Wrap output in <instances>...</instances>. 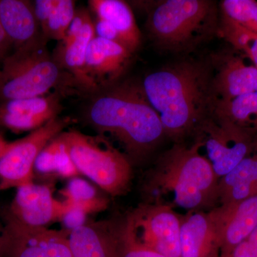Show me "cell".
Listing matches in <instances>:
<instances>
[{
  "instance_id": "cell-1",
  "label": "cell",
  "mask_w": 257,
  "mask_h": 257,
  "mask_svg": "<svg viewBox=\"0 0 257 257\" xmlns=\"http://www.w3.org/2000/svg\"><path fill=\"white\" fill-rule=\"evenodd\" d=\"M88 97L86 121L99 135L116 142L133 165L146 160L165 136L141 83L119 81Z\"/></svg>"
},
{
  "instance_id": "cell-2",
  "label": "cell",
  "mask_w": 257,
  "mask_h": 257,
  "mask_svg": "<svg viewBox=\"0 0 257 257\" xmlns=\"http://www.w3.org/2000/svg\"><path fill=\"white\" fill-rule=\"evenodd\" d=\"M166 136L181 143L214 110L209 59H187L147 74L141 83Z\"/></svg>"
},
{
  "instance_id": "cell-3",
  "label": "cell",
  "mask_w": 257,
  "mask_h": 257,
  "mask_svg": "<svg viewBox=\"0 0 257 257\" xmlns=\"http://www.w3.org/2000/svg\"><path fill=\"white\" fill-rule=\"evenodd\" d=\"M219 180L197 143H175L147 174L144 192L150 204L204 211L218 202Z\"/></svg>"
},
{
  "instance_id": "cell-4",
  "label": "cell",
  "mask_w": 257,
  "mask_h": 257,
  "mask_svg": "<svg viewBox=\"0 0 257 257\" xmlns=\"http://www.w3.org/2000/svg\"><path fill=\"white\" fill-rule=\"evenodd\" d=\"M219 10L210 0H164L147 12V28L161 50L190 52L219 33Z\"/></svg>"
},
{
  "instance_id": "cell-5",
  "label": "cell",
  "mask_w": 257,
  "mask_h": 257,
  "mask_svg": "<svg viewBox=\"0 0 257 257\" xmlns=\"http://www.w3.org/2000/svg\"><path fill=\"white\" fill-rule=\"evenodd\" d=\"M42 38L15 50L5 57L0 77V97L4 101L47 95L84 94L71 74L56 62Z\"/></svg>"
},
{
  "instance_id": "cell-6",
  "label": "cell",
  "mask_w": 257,
  "mask_h": 257,
  "mask_svg": "<svg viewBox=\"0 0 257 257\" xmlns=\"http://www.w3.org/2000/svg\"><path fill=\"white\" fill-rule=\"evenodd\" d=\"M79 173L83 174L111 197L127 192L133 178V164L108 139L77 130L61 133Z\"/></svg>"
},
{
  "instance_id": "cell-7",
  "label": "cell",
  "mask_w": 257,
  "mask_h": 257,
  "mask_svg": "<svg viewBox=\"0 0 257 257\" xmlns=\"http://www.w3.org/2000/svg\"><path fill=\"white\" fill-rule=\"evenodd\" d=\"M192 135L219 179L257 149L256 133L239 127L214 110Z\"/></svg>"
},
{
  "instance_id": "cell-8",
  "label": "cell",
  "mask_w": 257,
  "mask_h": 257,
  "mask_svg": "<svg viewBox=\"0 0 257 257\" xmlns=\"http://www.w3.org/2000/svg\"><path fill=\"white\" fill-rule=\"evenodd\" d=\"M125 226L143 246L165 257L181 256V216L172 207L147 203L128 214Z\"/></svg>"
},
{
  "instance_id": "cell-9",
  "label": "cell",
  "mask_w": 257,
  "mask_h": 257,
  "mask_svg": "<svg viewBox=\"0 0 257 257\" xmlns=\"http://www.w3.org/2000/svg\"><path fill=\"white\" fill-rule=\"evenodd\" d=\"M72 123L69 117H57L9 144L0 157V187H18L32 183L35 164L42 150Z\"/></svg>"
},
{
  "instance_id": "cell-10",
  "label": "cell",
  "mask_w": 257,
  "mask_h": 257,
  "mask_svg": "<svg viewBox=\"0 0 257 257\" xmlns=\"http://www.w3.org/2000/svg\"><path fill=\"white\" fill-rule=\"evenodd\" d=\"M69 231L30 227L9 219L0 244L3 257H73Z\"/></svg>"
},
{
  "instance_id": "cell-11",
  "label": "cell",
  "mask_w": 257,
  "mask_h": 257,
  "mask_svg": "<svg viewBox=\"0 0 257 257\" xmlns=\"http://www.w3.org/2000/svg\"><path fill=\"white\" fill-rule=\"evenodd\" d=\"M209 59L214 104L257 92V67L242 53L234 49Z\"/></svg>"
},
{
  "instance_id": "cell-12",
  "label": "cell",
  "mask_w": 257,
  "mask_h": 257,
  "mask_svg": "<svg viewBox=\"0 0 257 257\" xmlns=\"http://www.w3.org/2000/svg\"><path fill=\"white\" fill-rule=\"evenodd\" d=\"M68 207L55 199L50 186L32 182L18 187L11 204L10 219L30 227H48L60 221Z\"/></svg>"
},
{
  "instance_id": "cell-13",
  "label": "cell",
  "mask_w": 257,
  "mask_h": 257,
  "mask_svg": "<svg viewBox=\"0 0 257 257\" xmlns=\"http://www.w3.org/2000/svg\"><path fill=\"white\" fill-rule=\"evenodd\" d=\"M133 53L117 42L94 37L88 46L84 72L94 92L119 82Z\"/></svg>"
},
{
  "instance_id": "cell-14",
  "label": "cell",
  "mask_w": 257,
  "mask_h": 257,
  "mask_svg": "<svg viewBox=\"0 0 257 257\" xmlns=\"http://www.w3.org/2000/svg\"><path fill=\"white\" fill-rule=\"evenodd\" d=\"M64 96L60 93L4 101L0 106V123L15 133L32 132L59 117Z\"/></svg>"
},
{
  "instance_id": "cell-15",
  "label": "cell",
  "mask_w": 257,
  "mask_h": 257,
  "mask_svg": "<svg viewBox=\"0 0 257 257\" xmlns=\"http://www.w3.org/2000/svg\"><path fill=\"white\" fill-rule=\"evenodd\" d=\"M221 253L230 251L257 228V196L219 204L209 211ZM219 254V255H220Z\"/></svg>"
},
{
  "instance_id": "cell-16",
  "label": "cell",
  "mask_w": 257,
  "mask_h": 257,
  "mask_svg": "<svg viewBox=\"0 0 257 257\" xmlns=\"http://www.w3.org/2000/svg\"><path fill=\"white\" fill-rule=\"evenodd\" d=\"M95 37L92 18L87 22L75 18L52 53L54 59L66 72L74 77L87 96L94 93L85 72L84 62L89 43Z\"/></svg>"
},
{
  "instance_id": "cell-17",
  "label": "cell",
  "mask_w": 257,
  "mask_h": 257,
  "mask_svg": "<svg viewBox=\"0 0 257 257\" xmlns=\"http://www.w3.org/2000/svg\"><path fill=\"white\" fill-rule=\"evenodd\" d=\"M182 257H216L220 253L209 211H189L181 216Z\"/></svg>"
},
{
  "instance_id": "cell-18",
  "label": "cell",
  "mask_w": 257,
  "mask_h": 257,
  "mask_svg": "<svg viewBox=\"0 0 257 257\" xmlns=\"http://www.w3.org/2000/svg\"><path fill=\"white\" fill-rule=\"evenodd\" d=\"M0 23L16 50L43 38L30 2L0 0Z\"/></svg>"
},
{
  "instance_id": "cell-19",
  "label": "cell",
  "mask_w": 257,
  "mask_h": 257,
  "mask_svg": "<svg viewBox=\"0 0 257 257\" xmlns=\"http://www.w3.org/2000/svg\"><path fill=\"white\" fill-rule=\"evenodd\" d=\"M95 17L109 24L117 33L121 45L135 53L141 45L142 35L133 10L122 0H89Z\"/></svg>"
},
{
  "instance_id": "cell-20",
  "label": "cell",
  "mask_w": 257,
  "mask_h": 257,
  "mask_svg": "<svg viewBox=\"0 0 257 257\" xmlns=\"http://www.w3.org/2000/svg\"><path fill=\"white\" fill-rule=\"evenodd\" d=\"M257 196V149L231 172L221 177L218 185L219 204L239 202Z\"/></svg>"
},
{
  "instance_id": "cell-21",
  "label": "cell",
  "mask_w": 257,
  "mask_h": 257,
  "mask_svg": "<svg viewBox=\"0 0 257 257\" xmlns=\"http://www.w3.org/2000/svg\"><path fill=\"white\" fill-rule=\"evenodd\" d=\"M73 257H113L109 221L89 222L69 233Z\"/></svg>"
},
{
  "instance_id": "cell-22",
  "label": "cell",
  "mask_w": 257,
  "mask_h": 257,
  "mask_svg": "<svg viewBox=\"0 0 257 257\" xmlns=\"http://www.w3.org/2000/svg\"><path fill=\"white\" fill-rule=\"evenodd\" d=\"M214 111L239 127L257 134V92L216 103Z\"/></svg>"
},
{
  "instance_id": "cell-23",
  "label": "cell",
  "mask_w": 257,
  "mask_h": 257,
  "mask_svg": "<svg viewBox=\"0 0 257 257\" xmlns=\"http://www.w3.org/2000/svg\"><path fill=\"white\" fill-rule=\"evenodd\" d=\"M61 194L65 204L78 207L88 214L104 211L109 204L108 199L101 196L95 187L77 177L70 179Z\"/></svg>"
},
{
  "instance_id": "cell-24",
  "label": "cell",
  "mask_w": 257,
  "mask_h": 257,
  "mask_svg": "<svg viewBox=\"0 0 257 257\" xmlns=\"http://www.w3.org/2000/svg\"><path fill=\"white\" fill-rule=\"evenodd\" d=\"M109 222L113 257H165L139 243L128 231L124 220Z\"/></svg>"
},
{
  "instance_id": "cell-25",
  "label": "cell",
  "mask_w": 257,
  "mask_h": 257,
  "mask_svg": "<svg viewBox=\"0 0 257 257\" xmlns=\"http://www.w3.org/2000/svg\"><path fill=\"white\" fill-rule=\"evenodd\" d=\"M219 34L257 67V34L245 30L222 15L219 20Z\"/></svg>"
},
{
  "instance_id": "cell-26",
  "label": "cell",
  "mask_w": 257,
  "mask_h": 257,
  "mask_svg": "<svg viewBox=\"0 0 257 257\" xmlns=\"http://www.w3.org/2000/svg\"><path fill=\"white\" fill-rule=\"evenodd\" d=\"M76 3L72 0H57L45 28L41 31L45 41L64 40L66 33L75 15Z\"/></svg>"
},
{
  "instance_id": "cell-27",
  "label": "cell",
  "mask_w": 257,
  "mask_h": 257,
  "mask_svg": "<svg viewBox=\"0 0 257 257\" xmlns=\"http://www.w3.org/2000/svg\"><path fill=\"white\" fill-rule=\"evenodd\" d=\"M221 15L248 31L257 34V2L254 0H224Z\"/></svg>"
},
{
  "instance_id": "cell-28",
  "label": "cell",
  "mask_w": 257,
  "mask_h": 257,
  "mask_svg": "<svg viewBox=\"0 0 257 257\" xmlns=\"http://www.w3.org/2000/svg\"><path fill=\"white\" fill-rule=\"evenodd\" d=\"M219 257H257V228L246 239Z\"/></svg>"
},
{
  "instance_id": "cell-29",
  "label": "cell",
  "mask_w": 257,
  "mask_h": 257,
  "mask_svg": "<svg viewBox=\"0 0 257 257\" xmlns=\"http://www.w3.org/2000/svg\"><path fill=\"white\" fill-rule=\"evenodd\" d=\"M87 214V212L78 207L69 206L68 209L60 220L63 225V229L70 232L85 224Z\"/></svg>"
},
{
  "instance_id": "cell-30",
  "label": "cell",
  "mask_w": 257,
  "mask_h": 257,
  "mask_svg": "<svg viewBox=\"0 0 257 257\" xmlns=\"http://www.w3.org/2000/svg\"><path fill=\"white\" fill-rule=\"evenodd\" d=\"M57 0H36L32 3L34 13L41 31L55 9Z\"/></svg>"
},
{
  "instance_id": "cell-31",
  "label": "cell",
  "mask_w": 257,
  "mask_h": 257,
  "mask_svg": "<svg viewBox=\"0 0 257 257\" xmlns=\"http://www.w3.org/2000/svg\"><path fill=\"white\" fill-rule=\"evenodd\" d=\"M93 24H94L95 37L109 40V41L117 42L121 45L117 33L109 23H106L102 19L95 17L94 20H93Z\"/></svg>"
},
{
  "instance_id": "cell-32",
  "label": "cell",
  "mask_w": 257,
  "mask_h": 257,
  "mask_svg": "<svg viewBox=\"0 0 257 257\" xmlns=\"http://www.w3.org/2000/svg\"><path fill=\"white\" fill-rule=\"evenodd\" d=\"M12 45L9 38L7 36L4 29L0 23V58L6 53L8 48Z\"/></svg>"
},
{
  "instance_id": "cell-33",
  "label": "cell",
  "mask_w": 257,
  "mask_h": 257,
  "mask_svg": "<svg viewBox=\"0 0 257 257\" xmlns=\"http://www.w3.org/2000/svg\"><path fill=\"white\" fill-rule=\"evenodd\" d=\"M9 144L10 143H7L4 139L0 136V157H1L2 155L6 151L7 149H8V146H9Z\"/></svg>"
},
{
  "instance_id": "cell-34",
  "label": "cell",
  "mask_w": 257,
  "mask_h": 257,
  "mask_svg": "<svg viewBox=\"0 0 257 257\" xmlns=\"http://www.w3.org/2000/svg\"><path fill=\"white\" fill-rule=\"evenodd\" d=\"M1 75H2V69L0 68V77H1Z\"/></svg>"
},
{
  "instance_id": "cell-35",
  "label": "cell",
  "mask_w": 257,
  "mask_h": 257,
  "mask_svg": "<svg viewBox=\"0 0 257 257\" xmlns=\"http://www.w3.org/2000/svg\"><path fill=\"white\" fill-rule=\"evenodd\" d=\"M77 10H84V9H77ZM87 12H88V11H87ZM88 13H89V12H88ZM89 15H90V14H89Z\"/></svg>"
}]
</instances>
